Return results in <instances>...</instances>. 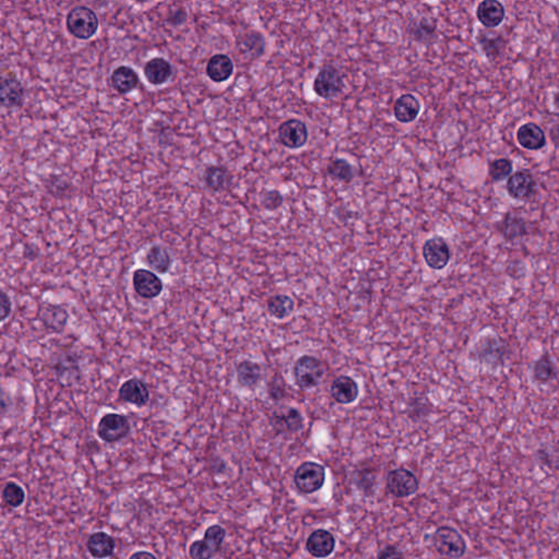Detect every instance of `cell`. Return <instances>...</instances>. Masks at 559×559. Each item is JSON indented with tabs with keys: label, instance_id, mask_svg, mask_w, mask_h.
Listing matches in <instances>:
<instances>
[{
	"label": "cell",
	"instance_id": "6da1fadb",
	"mask_svg": "<svg viewBox=\"0 0 559 559\" xmlns=\"http://www.w3.org/2000/svg\"><path fill=\"white\" fill-rule=\"evenodd\" d=\"M507 349V344L498 335L486 333L475 342L470 356L487 367L498 368L505 363Z\"/></svg>",
	"mask_w": 559,
	"mask_h": 559
},
{
	"label": "cell",
	"instance_id": "7a4b0ae2",
	"mask_svg": "<svg viewBox=\"0 0 559 559\" xmlns=\"http://www.w3.org/2000/svg\"><path fill=\"white\" fill-rule=\"evenodd\" d=\"M325 372L323 362L315 356H301L293 366L295 384L302 390L316 388L323 380Z\"/></svg>",
	"mask_w": 559,
	"mask_h": 559
},
{
	"label": "cell",
	"instance_id": "3957f363",
	"mask_svg": "<svg viewBox=\"0 0 559 559\" xmlns=\"http://www.w3.org/2000/svg\"><path fill=\"white\" fill-rule=\"evenodd\" d=\"M432 544L438 554L447 558H461L466 552V542L464 536L449 526H442L434 532Z\"/></svg>",
	"mask_w": 559,
	"mask_h": 559
},
{
	"label": "cell",
	"instance_id": "277c9868",
	"mask_svg": "<svg viewBox=\"0 0 559 559\" xmlns=\"http://www.w3.org/2000/svg\"><path fill=\"white\" fill-rule=\"evenodd\" d=\"M98 24L100 22L95 12L85 6L73 8L66 20L68 32L79 40H89L95 36Z\"/></svg>",
	"mask_w": 559,
	"mask_h": 559
},
{
	"label": "cell",
	"instance_id": "5b68a950",
	"mask_svg": "<svg viewBox=\"0 0 559 559\" xmlns=\"http://www.w3.org/2000/svg\"><path fill=\"white\" fill-rule=\"evenodd\" d=\"M226 530L220 524H213L204 531V538L196 540L189 545L192 559H212L222 548Z\"/></svg>",
	"mask_w": 559,
	"mask_h": 559
},
{
	"label": "cell",
	"instance_id": "8992f818",
	"mask_svg": "<svg viewBox=\"0 0 559 559\" xmlns=\"http://www.w3.org/2000/svg\"><path fill=\"white\" fill-rule=\"evenodd\" d=\"M130 431V421L126 415L120 413H106L96 426V435L106 444L120 442L129 435Z\"/></svg>",
	"mask_w": 559,
	"mask_h": 559
},
{
	"label": "cell",
	"instance_id": "52a82bcc",
	"mask_svg": "<svg viewBox=\"0 0 559 559\" xmlns=\"http://www.w3.org/2000/svg\"><path fill=\"white\" fill-rule=\"evenodd\" d=\"M325 483V469L323 464L306 461L294 473V484L303 494H314L320 491Z\"/></svg>",
	"mask_w": 559,
	"mask_h": 559
},
{
	"label": "cell",
	"instance_id": "ba28073f",
	"mask_svg": "<svg viewBox=\"0 0 559 559\" xmlns=\"http://www.w3.org/2000/svg\"><path fill=\"white\" fill-rule=\"evenodd\" d=\"M387 489L393 497L407 498L419 491V482L417 476L407 469H395L387 475Z\"/></svg>",
	"mask_w": 559,
	"mask_h": 559
},
{
	"label": "cell",
	"instance_id": "9c48e42d",
	"mask_svg": "<svg viewBox=\"0 0 559 559\" xmlns=\"http://www.w3.org/2000/svg\"><path fill=\"white\" fill-rule=\"evenodd\" d=\"M52 370L63 387H71L81 380L82 370L79 358L75 353H61L53 360Z\"/></svg>",
	"mask_w": 559,
	"mask_h": 559
},
{
	"label": "cell",
	"instance_id": "30bf717a",
	"mask_svg": "<svg viewBox=\"0 0 559 559\" xmlns=\"http://www.w3.org/2000/svg\"><path fill=\"white\" fill-rule=\"evenodd\" d=\"M343 88V75L333 66H325L315 78V93L325 100L339 95Z\"/></svg>",
	"mask_w": 559,
	"mask_h": 559
},
{
	"label": "cell",
	"instance_id": "8fae6325",
	"mask_svg": "<svg viewBox=\"0 0 559 559\" xmlns=\"http://www.w3.org/2000/svg\"><path fill=\"white\" fill-rule=\"evenodd\" d=\"M426 265L431 269L440 271L449 265L451 251L447 241L440 236L432 237L424 243L422 249Z\"/></svg>",
	"mask_w": 559,
	"mask_h": 559
},
{
	"label": "cell",
	"instance_id": "7c38bea8",
	"mask_svg": "<svg viewBox=\"0 0 559 559\" xmlns=\"http://www.w3.org/2000/svg\"><path fill=\"white\" fill-rule=\"evenodd\" d=\"M132 286L135 292L143 300H155L164 290L162 278L153 271L137 269L132 273Z\"/></svg>",
	"mask_w": 559,
	"mask_h": 559
},
{
	"label": "cell",
	"instance_id": "4fadbf2b",
	"mask_svg": "<svg viewBox=\"0 0 559 559\" xmlns=\"http://www.w3.org/2000/svg\"><path fill=\"white\" fill-rule=\"evenodd\" d=\"M278 141L288 149H300L308 140V128L300 120H288L282 122L278 130Z\"/></svg>",
	"mask_w": 559,
	"mask_h": 559
},
{
	"label": "cell",
	"instance_id": "5bb4252c",
	"mask_svg": "<svg viewBox=\"0 0 559 559\" xmlns=\"http://www.w3.org/2000/svg\"><path fill=\"white\" fill-rule=\"evenodd\" d=\"M118 396L120 400L137 407H145L151 398L149 387L142 380L137 377L129 378L126 382H122L118 390Z\"/></svg>",
	"mask_w": 559,
	"mask_h": 559
},
{
	"label": "cell",
	"instance_id": "9a60e30c",
	"mask_svg": "<svg viewBox=\"0 0 559 559\" xmlns=\"http://www.w3.org/2000/svg\"><path fill=\"white\" fill-rule=\"evenodd\" d=\"M270 424L278 435L298 433L304 427V417L295 407H288L284 411L274 412L270 417Z\"/></svg>",
	"mask_w": 559,
	"mask_h": 559
},
{
	"label": "cell",
	"instance_id": "2e32d148",
	"mask_svg": "<svg viewBox=\"0 0 559 559\" xmlns=\"http://www.w3.org/2000/svg\"><path fill=\"white\" fill-rule=\"evenodd\" d=\"M38 318L47 330L61 333L68 325L69 313L61 305L45 303L38 311Z\"/></svg>",
	"mask_w": 559,
	"mask_h": 559
},
{
	"label": "cell",
	"instance_id": "e0dca14e",
	"mask_svg": "<svg viewBox=\"0 0 559 559\" xmlns=\"http://www.w3.org/2000/svg\"><path fill=\"white\" fill-rule=\"evenodd\" d=\"M24 98H26V91L21 82L14 75L8 73V75L1 80V87H0L1 105L6 108H21L24 103Z\"/></svg>",
	"mask_w": 559,
	"mask_h": 559
},
{
	"label": "cell",
	"instance_id": "ac0fdd59",
	"mask_svg": "<svg viewBox=\"0 0 559 559\" xmlns=\"http://www.w3.org/2000/svg\"><path fill=\"white\" fill-rule=\"evenodd\" d=\"M335 538L331 532L318 529L313 532L307 538L306 548L309 554L315 558H327L333 554L335 548Z\"/></svg>",
	"mask_w": 559,
	"mask_h": 559
},
{
	"label": "cell",
	"instance_id": "d6986e66",
	"mask_svg": "<svg viewBox=\"0 0 559 559\" xmlns=\"http://www.w3.org/2000/svg\"><path fill=\"white\" fill-rule=\"evenodd\" d=\"M536 179L529 172H517L507 182L508 194L516 200L530 199L536 192Z\"/></svg>",
	"mask_w": 559,
	"mask_h": 559
},
{
	"label": "cell",
	"instance_id": "ffe728a7",
	"mask_svg": "<svg viewBox=\"0 0 559 559\" xmlns=\"http://www.w3.org/2000/svg\"><path fill=\"white\" fill-rule=\"evenodd\" d=\"M237 384L243 389L256 390L263 378L261 365L251 360H243L235 366Z\"/></svg>",
	"mask_w": 559,
	"mask_h": 559
},
{
	"label": "cell",
	"instance_id": "44dd1931",
	"mask_svg": "<svg viewBox=\"0 0 559 559\" xmlns=\"http://www.w3.org/2000/svg\"><path fill=\"white\" fill-rule=\"evenodd\" d=\"M330 393L333 400L339 404H351L360 396V387L352 377L342 375L333 380Z\"/></svg>",
	"mask_w": 559,
	"mask_h": 559
},
{
	"label": "cell",
	"instance_id": "7402d4cb",
	"mask_svg": "<svg viewBox=\"0 0 559 559\" xmlns=\"http://www.w3.org/2000/svg\"><path fill=\"white\" fill-rule=\"evenodd\" d=\"M87 548L94 559L110 558L114 555L116 542L114 538L106 532H94L88 538Z\"/></svg>",
	"mask_w": 559,
	"mask_h": 559
},
{
	"label": "cell",
	"instance_id": "603a6c76",
	"mask_svg": "<svg viewBox=\"0 0 559 559\" xmlns=\"http://www.w3.org/2000/svg\"><path fill=\"white\" fill-rule=\"evenodd\" d=\"M145 79L152 85H164L173 75V67L167 59L155 57L147 61L143 68Z\"/></svg>",
	"mask_w": 559,
	"mask_h": 559
},
{
	"label": "cell",
	"instance_id": "cb8c5ba5",
	"mask_svg": "<svg viewBox=\"0 0 559 559\" xmlns=\"http://www.w3.org/2000/svg\"><path fill=\"white\" fill-rule=\"evenodd\" d=\"M518 142L527 150H540L546 143L543 129L533 122L522 125L517 131Z\"/></svg>",
	"mask_w": 559,
	"mask_h": 559
},
{
	"label": "cell",
	"instance_id": "d4e9b609",
	"mask_svg": "<svg viewBox=\"0 0 559 559\" xmlns=\"http://www.w3.org/2000/svg\"><path fill=\"white\" fill-rule=\"evenodd\" d=\"M505 8L497 0H485L479 5L476 16L479 21L487 28H496L505 19Z\"/></svg>",
	"mask_w": 559,
	"mask_h": 559
},
{
	"label": "cell",
	"instance_id": "484cf974",
	"mask_svg": "<svg viewBox=\"0 0 559 559\" xmlns=\"http://www.w3.org/2000/svg\"><path fill=\"white\" fill-rule=\"evenodd\" d=\"M145 262L155 273L167 274L173 265V257L164 246L157 244L145 254Z\"/></svg>",
	"mask_w": 559,
	"mask_h": 559
},
{
	"label": "cell",
	"instance_id": "4316f807",
	"mask_svg": "<svg viewBox=\"0 0 559 559\" xmlns=\"http://www.w3.org/2000/svg\"><path fill=\"white\" fill-rule=\"evenodd\" d=\"M234 63L227 55L216 54L207 63V75L216 83H222L232 77Z\"/></svg>",
	"mask_w": 559,
	"mask_h": 559
},
{
	"label": "cell",
	"instance_id": "83f0119b",
	"mask_svg": "<svg viewBox=\"0 0 559 559\" xmlns=\"http://www.w3.org/2000/svg\"><path fill=\"white\" fill-rule=\"evenodd\" d=\"M395 117L402 124L414 122L421 112V104L413 94H403L395 103Z\"/></svg>",
	"mask_w": 559,
	"mask_h": 559
},
{
	"label": "cell",
	"instance_id": "f1b7e54d",
	"mask_svg": "<svg viewBox=\"0 0 559 559\" xmlns=\"http://www.w3.org/2000/svg\"><path fill=\"white\" fill-rule=\"evenodd\" d=\"M110 82L115 91L120 94H127L136 89L137 85H139V75L131 67L120 66L113 71Z\"/></svg>",
	"mask_w": 559,
	"mask_h": 559
},
{
	"label": "cell",
	"instance_id": "f546056e",
	"mask_svg": "<svg viewBox=\"0 0 559 559\" xmlns=\"http://www.w3.org/2000/svg\"><path fill=\"white\" fill-rule=\"evenodd\" d=\"M204 184L212 192H222L232 184V175L226 167L221 165H211L204 171Z\"/></svg>",
	"mask_w": 559,
	"mask_h": 559
},
{
	"label": "cell",
	"instance_id": "4dcf8cb0",
	"mask_svg": "<svg viewBox=\"0 0 559 559\" xmlns=\"http://www.w3.org/2000/svg\"><path fill=\"white\" fill-rule=\"evenodd\" d=\"M294 301L288 295L278 294L273 295L268 300L267 307L270 315L274 318L282 319L288 318L292 315L294 310Z\"/></svg>",
	"mask_w": 559,
	"mask_h": 559
},
{
	"label": "cell",
	"instance_id": "1f68e13d",
	"mask_svg": "<svg viewBox=\"0 0 559 559\" xmlns=\"http://www.w3.org/2000/svg\"><path fill=\"white\" fill-rule=\"evenodd\" d=\"M239 46L241 52L251 55L254 58H257V57L261 56L265 53V38H263L261 33L251 31V32L247 33L241 38V41L239 42Z\"/></svg>",
	"mask_w": 559,
	"mask_h": 559
},
{
	"label": "cell",
	"instance_id": "d6a6232c",
	"mask_svg": "<svg viewBox=\"0 0 559 559\" xmlns=\"http://www.w3.org/2000/svg\"><path fill=\"white\" fill-rule=\"evenodd\" d=\"M327 173L333 179L345 184L351 183L355 176L353 165L345 159L333 160L328 164Z\"/></svg>",
	"mask_w": 559,
	"mask_h": 559
},
{
	"label": "cell",
	"instance_id": "836d02e7",
	"mask_svg": "<svg viewBox=\"0 0 559 559\" xmlns=\"http://www.w3.org/2000/svg\"><path fill=\"white\" fill-rule=\"evenodd\" d=\"M409 28V36L419 43L432 42L436 34V24L427 18L414 20Z\"/></svg>",
	"mask_w": 559,
	"mask_h": 559
},
{
	"label": "cell",
	"instance_id": "e575fe53",
	"mask_svg": "<svg viewBox=\"0 0 559 559\" xmlns=\"http://www.w3.org/2000/svg\"><path fill=\"white\" fill-rule=\"evenodd\" d=\"M557 376V368L548 355L540 356L533 366V378L540 384H548Z\"/></svg>",
	"mask_w": 559,
	"mask_h": 559
},
{
	"label": "cell",
	"instance_id": "d590c367",
	"mask_svg": "<svg viewBox=\"0 0 559 559\" xmlns=\"http://www.w3.org/2000/svg\"><path fill=\"white\" fill-rule=\"evenodd\" d=\"M3 501L7 507L14 508V509L21 507L26 501V491L21 485L10 481L4 487Z\"/></svg>",
	"mask_w": 559,
	"mask_h": 559
},
{
	"label": "cell",
	"instance_id": "8d00e7d4",
	"mask_svg": "<svg viewBox=\"0 0 559 559\" xmlns=\"http://www.w3.org/2000/svg\"><path fill=\"white\" fill-rule=\"evenodd\" d=\"M501 233L508 241H513L527 234V227L522 219L508 216L501 227Z\"/></svg>",
	"mask_w": 559,
	"mask_h": 559
},
{
	"label": "cell",
	"instance_id": "74e56055",
	"mask_svg": "<svg viewBox=\"0 0 559 559\" xmlns=\"http://www.w3.org/2000/svg\"><path fill=\"white\" fill-rule=\"evenodd\" d=\"M489 173L491 179L501 182L513 173V163L508 159L495 160L489 164Z\"/></svg>",
	"mask_w": 559,
	"mask_h": 559
},
{
	"label": "cell",
	"instance_id": "f35d334b",
	"mask_svg": "<svg viewBox=\"0 0 559 559\" xmlns=\"http://www.w3.org/2000/svg\"><path fill=\"white\" fill-rule=\"evenodd\" d=\"M283 196L278 190H268L263 192L260 198L261 206L270 211L280 208L283 204Z\"/></svg>",
	"mask_w": 559,
	"mask_h": 559
},
{
	"label": "cell",
	"instance_id": "ab89813d",
	"mask_svg": "<svg viewBox=\"0 0 559 559\" xmlns=\"http://www.w3.org/2000/svg\"><path fill=\"white\" fill-rule=\"evenodd\" d=\"M268 393H269L270 399H271L272 401H276V402L283 400V399L286 398V382L282 380V377L278 376V375L273 376L271 382H270Z\"/></svg>",
	"mask_w": 559,
	"mask_h": 559
},
{
	"label": "cell",
	"instance_id": "60d3db41",
	"mask_svg": "<svg viewBox=\"0 0 559 559\" xmlns=\"http://www.w3.org/2000/svg\"><path fill=\"white\" fill-rule=\"evenodd\" d=\"M0 302H1V315H0V320H1V323H5V321L9 318V316L12 313L11 298H10L9 295H8L5 291L1 292Z\"/></svg>",
	"mask_w": 559,
	"mask_h": 559
},
{
	"label": "cell",
	"instance_id": "b9f144b4",
	"mask_svg": "<svg viewBox=\"0 0 559 559\" xmlns=\"http://www.w3.org/2000/svg\"><path fill=\"white\" fill-rule=\"evenodd\" d=\"M481 34H482V47L484 49V52H486L489 56H491L493 54L496 55L499 51L498 36H495L494 38H489V36L485 38L483 33H481Z\"/></svg>",
	"mask_w": 559,
	"mask_h": 559
},
{
	"label": "cell",
	"instance_id": "7bdbcfd3",
	"mask_svg": "<svg viewBox=\"0 0 559 559\" xmlns=\"http://www.w3.org/2000/svg\"><path fill=\"white\" fill-rule=\"evenodd\" d=\"M377 559H404V555L396 546L388 545L378 553Z\"/></svg>",
	"mask_w": 559,
	"mask_h": 559
},
{
	"label": "cell",
	"instance_id": "ee69618b",
	"mask_svg": "<svg viewBox=\"0 0 559 559\" xmlns=\"http://www.w3.org/2000/svg\"><path fill=\"white\" fill-rule=\"evenodd\" d=\"M186 20V11L183 9L176 10L175 14L171 16L169 21L175 26H179Z\"/></svg>",
	"mask_w": 559,
	"mask_h": 559
},
{
	"label": "cell",
	"instance_id": "f6af8a7d",
	"mask_svg": "<svg viewBox=\"0 0 559 559\" xmlns=\"http://www.w3.org/2000/svg\"><path fill=\"white\" fill-rule=\"evenodd\" d=\"M129 559H157L155 554L147 550H138L129 557Z\"/></svg>",
	"mask_w": 559,
	"mask_h": 559
},
{
	"label": "cell",
	"instance_id": "bcb514c9",
	"mask_svg": "<svg viewBox=\"0 0 559 559\" xmlns=\"http://www.w3.org/2000/svg\"><path fill=\"white\" fill-rule=\"evenodd\" d=\"M554 105L557 110H559V92L555 94L554 96Z\"/></svg>",
	"mask_w": 559,
	"mask_h": 559
}]
</instances>
